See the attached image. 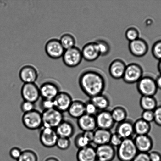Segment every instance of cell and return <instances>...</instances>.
Masks as SVG:
<instances>
[{"label": "cell", "mask_w": 161, "mask_h": 161, "mask_svg": "<svg viewBox=\"0 0 161 161\" xmlns=\"http://www.w3.org/2000/svg\"><path fill=\"white\" fill-rule=\"evenodd\" d=\"M79 84L82 92L90 98L103 94L106 81L103 76L98 72L88 70L80 75Z\"/></svg>", "instance_id": "1"}, {"label": "cell", "mask_w": 161, "mask_h": 161, "mask_svg": "<svg viewBox=\"0 0 161 161\" xmlns=\"http://www.w3.org/2000/svg\"><path fill=\"white\" fill-rule=\"evenodd\" d=\"M116 151V157L119 161H132L138 153L133 138L123 140Z\"/></svg>", "instance_id": "2"}, {"label": "cell", "mask_w": 161, "mask_h": 161, "mask_svg": "<svg viewBox=\"0 0 161 161\" xmlns=\"http://www.w3.org/2000/svg\"><path fill=\"white\" fill-rule=\"evenodd\" d=\"M63 113L55 108L42 112V127L56 129L64 120Z\"/></svg>", "instance_id": "3"}, {"label": "cell", "mask_w": 161, "mask_h": 161, "mask_svg": "<svg viewBox=\"0 0 161 161\" xmlns=\"http://www.w3.org/2000/svg\"><path fill=\"white\" fill-rule=\"evenodd\" d=\"M22 122L28 130L41 129L42 127V112L35 109L29 113H24L22 117Z\"/></svg>", "instance_id": "4"}, {"label": "cell", "mask_w": 161, "mask_h": 161, "mask_svg": "<svg viewBox=\"0 0 161 161\" xmlns=\"http://www.w3.org/2000/svg\"><path fill=\"white\" fill-rule=\"evenodd\" d=\"M136 88L141 96H154L158 90L155 80L149 76H143L136 83Z\"/></svg>", "instance_id": "5"}, {"label": "cell", "mask_w": 161, "mask_h": 161, "mask_svg": "<svg viewBox=\"0 0 161 161\" xmlns=\"http://www.w3.org/2000/svg\"><path fill=\"white\" fill-rule=\"evenodd\" d=\"M143 72L142 68L140 64L131 63L127 65L122 79L128 84L137 83L143 77Z\"/></svg>", "instance_id": "6"}, {"label": "cell", "mask_w": 161, "mask_h": 161, "mask_svg": "<svg viewBox=\"0 0 161 161\" xmlns=\"http://www.w3.org/2000/svg\"><path fill=\"white\" fill-rule=\"evenodd\" d=\"M62 58L64 64L70 68L77 67L83 59L81 50L75 46L65 50Z\"/></svg>", "instance_id": "7"}, {"label": "cell", "mask_w": 161, "mask_h": 161, "mask_svg": "<svg viewBox=\"0 0 161 161\" xmlns=\"http://www.w3.org/2000/svg\"><path fill=\"white\" fill-rule=\"evenodd\" d=\"M59 138L55 129L42 127L39 133V139L42 146L47 148L56 146Z\"/></svg>", "instance_id": "8"}, {"label": "cell", "mask_w": 161, "mask_h": 161, "mask_svg": "<svg viewBox=\"0 0 161 161\" xmlns=\"http://www.w3.org/2000/svg\"><path fill=\"white\" fill-rule=\"evenodd\" d=\"M20 92L23 100L34 103L41 97L39 88L35 83H24Z\"/></svg>", "instance_id": "9"}, {"label": "cell", "mask_w": 161, "mask_h": 161, "mask_svg": "<svg viewBox=\"0 0 161 161\" xmlns=\"http://www.w3.org/2000/svg\"><path fill=\"white\" fill-rule=\"evenodd\" d=\"M95 117L97 128L111 130L116 124L108 109L99 111Z\"/></svg>", "instance_id": "10"}, {"label": "cell", "mask_w": 161, "mask_h": 161, "mask_svg": "<svg viewBox=\"0 0 161 161\" xmlns=\"http://www.w3.org/2000/svg\"><path fill=\"white\" fill-rule=\"evenodd\" d=\"M45 50L49 57L54 59L62 58L65 51L59 40L56 39H52L47 42Z\"/></svg>", "instance_id": "11"}, {"label": "cell", "mask_w": 161, "mask_h": 161, "mask_svg": "<svg viewBox=\"0 0 161 161\" xmlns=\"http://www.w3.org/2000/svg\"><path fill=\"white\" fill-rule=\"evenodd\" d=\"M129 49L132 56L136 58H142L147 53L149 45L144 39L139 38L136 40L129 42Z\"/></svg>", "instance_id": "12"}, {"label": "cell", "mask_w": 161, "mask_h": 161, "mask_svg": "<svg viewBox=\"0 0 161 161\" xmlns=\"http://www.w3.org/2000/svg\"><path fill=\"white\" fill-rule=\"evenodd\" d=\"M133 139L139 153H149L152 150L153 140L149 135H135Z\"/></svg>", "instance_id": "13"}, {"label": "cell", "mask_w": 161, "mask_h": 161, "mask_svg": "<svg viewBox=\"0 0 161 161\" xmlns=\"http://www.w3.org/2000/svg\"><path fill=\"white\" fill-rule=\"evenodd\" d=\"M115 132L123 140L133 138L135 136L133 121L130 119H127L117 124Z\"/></svg>", "instance_id": "14"}, {"label": "cell", "mask_w": 161, "mask_h": 161, "mask_svg": "<svg viewBox=\"0 0 161 161\" xmlns=\"http://www.w3.org/2000/svg\"><path fill=\"white\" fill-rule=\"evenodd\" d=\"M39 88L42 99L53 100L60 92L59 86L53 82H44Z\"/></svg>", "instance_id": "15"}, {"label": "cell", "mask_w": 161, "mask_h": 161, "mask_svg": "<svg viewBox=\"0 0 161 161\" xmlns=\"http://www.w3.org/2000/svg\"><path fill=\"white\" fill-rule=\"evenodd\" d=\"M73 101L71 96L69 93L60 91L53 99L54 108L63 113L67 112Z\"/></svg>", "instance_id": "16"}, {"label": "cell", "mask_w": 161, "mask_h": 161, "mask_svg": "<svg viewBox=\"0 0 161 161\" xmlns=\"http://www.w3.org/2000/svg\"><path fill=\"white\" fill-rule=\"evenodd\" d=\"M96 149L97 159L103 161H113L116 156V148L109 143L96 146Z\"/></svg>", "instance_id": "17"}, {"label": "cell", "mask_w": 161, "mask_h": 161, "mask_svg": "<svg viewBox=\"0 0 161 161\" xmlns=\"http://www.w3.org/2000/svg\"><path fill=\"white\" fill-rule=\"evenodd\" d=\"M127 65L124 61L120 59H114L109 67L108 72L110 76L115 80L123 78Z\"/></svg>", "instance_id": "18"}, {"label": "cell", "mask_w": 161, "mask_h": 161, "mask_svg": "<svg viewBox=\"0 0 161 161\" xmlns=\"http://www.w3.org/2000/svg\"><path fill=\"white\" fill-rule=\"evenodd\" d=\"M77 125L83 132L94 131L97 128L95 116L86 114L77 119Z\"/></svg>", "instance_id": "19"}, {"label": "cell", "mask_w": 161, "mask_h": 161, "mask_svg": "<svg viewBox=\"0 0 161 161\" xmlns=\"http://www.w3.org/2000/svg\"><path fill=\"white\" fill-rule=\"evenodd\" d=\"M19 76L24 83H35L38 75L35 68L30 65L24 66L20 70Z\"/></svg>", "instance_id": "20"}, {"label": "cell", "mask_w": 161, "mask_h": 161, "mask_svg": "<svg viewBox=\"0 0 161 161\" xmlns=\"http://www.w3.org/2000/svg\"><path fill=\"white\" fill-rule=\"evenodd\" d=\"M81 52L83 59L88 62L96 61L100 56L95 42L85 44Z\"/></svg>", "instance_id": "21"}, {"label": "cell", "mask_w": 161, "mask_h": 161, "mask_svg": "<svg viewBox=\"0 0 161 161\" xmlns=\"http://www.w3.org/2000/svg\"><path fill=\"white\" fill-rule=\"evenodd\" d=\"M58 137L70 139L75 132V128L70 121L64 120L55 129Z\"/></svg>", "instance_id": "22"}, {"label": "cell", "mask_w": 161, "mask_h": 161, "mask_svg": "<svg viewBox=\"0 0 161 161\" xmlns=\"http://www.w3.org/2000/svg\"><path fill=\"white\" fill-rule=\"evenodd\" d=\"M111 130L97 128L94 132L93 143L96 146L109 144L112 135Z\"/></svg>", "instance_id": "23"}, {"label": "cell", "mask_w": 161, "mask_h": 161, "mask_svg": "<svg viewBox=\"0 0 161 161\" xmlns=\"http://www.w3.org/2000/svg\"><path fill=\"white\" fill-rule=\"evenodd\" d=\"M76 159L78 161H95L97 159L96 147L90 145L78 149Z\"/></svg>", "instance_id": "24"}, {"label": "cell", "mask_w": 161, "mask_h": 161, "mask_svg": "<svg viewBox=\"0 0 161 161\" xmlns=\"http://www.w3.org/2000/svg\"><path fill=\"white\" fill-rule=\"evenodd\" d=\"M67 112L72 118L78 119L85 114V103L80 100H73Z\"/></svg>", "instance_id": "25"}, {"label": "cell", "mask_w": 161, "mask_h": 161, "mask_svg": "<svg viewBox=\"0 0 161 161\" xmlns=\"http://www.w3.org/2000/svg\"><path fill=\"white\" fill-rule=\"evenodd\" d=\"M89 100L94 104L99 111L108 109L110 102L107 96L103 94L90 98Z\"/></svg>", "instance_id": "26"}, {"label": "cell", "mask_w": 161, "mask_h": 161, "mask_svg": "<svg viewBox=\"0 0 161 161\" xmlns=\"http://www.w3.org/2000/svg\"><path fill=\"white\" fill-rule=\"evenodd\" d=\"M135 135H149L151 129V124L140 118L134 122Z\"/></svg>", "instance_id": "27"}, {"label": "cell", "mask_w": 161, "mask_h": 161, "mask_svg": "<svg viewBox=\"0 0 161 161\" xmlns=\"http://www.w3.org/2000/svg\"><path fill=\"white\" fill-rule=\"evenodd\" d=\"M139 103L143 110L154 111L158 107L157 99L153 96H141Z\"/></svg>", "instance_id": "28"}, {"label": "cell", "mask_w": 161, "mask_h": 161, "mask_svg": "<svg viewBox=\"0 0 161 161\" xmlns=\"http://www.w3.org/2000/svg\"><path fill=\"white\" fill-rule=\"evenodd\" d=\"M112 117L115 123L118 124L127 119V110L121 106H117L110 110Z\"/></svg>", "instance_id": "29"}, {"label": "cell", "mask_w": 161, "mask_h": 161, "mask_svg": "<svg viewBox=\"0 0 161 161\" xmlns=\"http://www.w3.org/2000/svg\"><path fill=\"white\" fill-rule=\"evenodd\" d=\"M59 40L65 50L75 47L76 42L75 37L72 35L68 33L63 35Z\"/></svg>", "instance_id": "30"}, {"label": "cell", "mask_w": 161, "mask_h": 161, "mask_svg": "<svg viewBox=\"0 0 161 161\" xmlns=\"http://www.w3.org/2000/svg\"><path fill=\"white\" fill-rule=\"evenodd\" d=\"M95 42L100 56H107L110 53V45L106 41L102 39H99Z\"/></svg>", "instance_id": "31"}, {"label": "cell", "mask_w": 161, "mask_h": 161, "mask_svg": "<svg viewBox=\"0 0 161 161\" xmlns=\"http://www.w3.org/2000/svg\"><path fill=\"white\" fill-rule=\"evenodd\" d=\"M74 143L75 147L78 149L86 147L91 143L83 132L76 135L74 140Z\"/></svg>", "instance_id": "32"}, {"label": "cell", "mask_w": 161, "mask_h": 161, "mask_svg": "<svg viewBox=\"0 0 161 161\" xmlns=\"http://www.w3.org/2000/svg\"><path fill=\"white\" fill-rule=\"evenodd\" d=\"M17 161H38V157L35 151L26 149L22 151L21 156Z\"/></svg>", "instance_id": "33"}, {"label": "cell", "mask_w": 161, "mask_h": 161, "mask_svg": "<svg viewBox=\"0 0 161 161\" xmlns=\"http://www.w3.org/2000/svg\"><path fill=\"white\" fill-rule=\"evenodd\" d=\"M140 33L136 28L130 27L127 28L125 32L126 39L129 42L136 40L139 37Z\"/></svg>", "instance_id": "34"}, {"label": "cell", "mask_w": 161, "mask_h": 161, "mask_svg": "<svg viewBox=\"0 0 161 161\" xmlns=\"http://www.w3.org/2000/svg\"><path fill=\"white\" fill-rule=\"evenodd\" d=\"M151 53L155 59L159 61L161 60V39L157 41L153 44Z\"/></svg>", "instance_id": "35"}, {"label": "cell", "mask_w": 161, "mask_h": 161, "mask_svg": "<svg viewBox=\"0 0 161 161\" xmlns=\"http://www.w3.org/2000/svg\"><path fill=\"white\" fill-rule=\"evenodd\" d=\"M70 139L59 137L57 142L56 146L61 150H66L70 148Z\"/></svg>", "instance_id": "36"}, {"label": "cell", "mask_w": 161, "mask_h": 161, "mask_svg": "<svg viewBox=\"0 0 161 161\" xmlns=\"http://www.w3.org/2000/svg\"><path fill=\"white\" fill-rule=\"evenodd\" d=\"M85 113L86 114L95 116L99 110L95 105L90 100L85 103Z\"/></svg>", "instance_id": "37"}, {"label": "cell", "mask_w": 161, "mask_h": 161, "mask_svg": "<svg viewBox=\"0 0 161 161\" xmlns=\"http://www.w3.org/2000/svg\"><path fill=\"white\" fill-rule=\"evenodd\" d=\"M35 104L28 101L23 100L20 104V109L23 114L29 113L35 109Z\"/></svg>", "instance_id": "38"}, {"label": "cell", "mask_w": 161, "mask_h": 161, "mask_svg": "<svg viewBox=\"0 0 161 161\" xmlns=\"http://www.w3.org/2000/svg\"><path fill=\"white\" fill-rule=\"evenodd\" d=\"M40 107L42 110V112L54 108L53 100L42 99L40 103Z\"/></svg>", "instance_id": "39"}, {"label": "cell", "mask_w": 161, "mask_h": 161, "mask_svg": "<svg viewBox=\"0 0 161 161\" xmlns=\"http://www.w3.org/2000/svg\"><path fill=\"white\" fill-rule=\"evenodd\" d=\"M123 139L118 134L114 132L112 133L109 144L114 148H117L122 143Z\"/></svg>", "instance_id": "40"}, {"label": "cell", "mask_w": 161, "mask_h": 161, "mask_svg": "<svg viewBox=\"0 0 161 161\" xmlns=\"http://www.w3.org/2000/svg\"><path fill=\"white\" fill-rule=\"evenodd\" d=\"M141 118L144 121L151 124L154 121V111L152 110H143Z\"/></svg>", "instance_id": "41"}, {"label": "cell", "mask_w": 161, "mask_h": 161, "mask_svg": "<svg viewBox=\"0 0 161 161\" xmlns=\"http://www.w3.org/2000/svg\"><path fill=\"white\" fill-rule=\"evenodd\" d=\"M23 151L20 148L14 147L9 151V154L11 158L14 160H17L21 156Z\"/></svg>", "instance_id": "42"}, {"label": "cell", "mask_w": 161, "mask_h": 161, "mask_svg": "<svg viewBox=\"0 0 161 161\" xmlns=\"http://www.w3.org/2000/svg\"><path fill=\"white\" fill-rule=\"evenodd\" d=\"M154 121L155 124L161 127V105L158 106L154 110Z\"/></svg>", "instance_id": "43"}, {"label": "cell", "mask_w": 161, "mask_h": 161, "mask_svg": "<svg viewBox=\"0 0 161 161\" xmlns=\"http://www.w3.org/2000/svg\"><path fill=\"white\" fill-rule=\"evenodd\" d=\"M132 161H151L149 153H138Z\"/></svg>", "instance_id": "44"}, {"label": "cell", "mask_w": 161, "mask_h": 161, "mask_svg": "<svg viewBox=\"0 0 161 161\" xmlns=\"http://www.w3.org/2000/svg\"><path fill=\"white\" fill-rule=\"evenodd\" d=\"M151 161H161V154L157 151H151L149 153Z\"/></svg>", "instance_id": "45"}, {"label": "cell", "mask_w": 161, "mask_h": 161, "mask_svg": "<svg viewBox=\"0 0 161 161\" xmlns=\"http://www.w3.org/2000/svg\"><path fill=\"white\" fill-rule=\"evenodd\" d=\"M155 80L158 88L161 90V75H158Z\"/></svg>", "instance_id": "46"}, {"label": "cell", "mask_w": 161, "mask_h": 161, "mask_svg": "<svg viewBox=\"0 0 161 161\" xmlns=\"http://www.w3.org/2000/svg\"><path fill=\"white\" fill-rule=\"evenodd\" d=\"M44 161H60L59 159L54 156H50L47 157Z\"/></svg>", "instance_id": "47"}, {"label": "cell", "mask_w": 161, "mask_h": 161, "mask_svg": "<svg viewBox=\"0 0 161 161\" xmlns=\"http://www.w3.org/2000/svg\"><path fill=\"white\" fill-rule=\"evenodd\" d=\"M158 69L160 75H161V60L159 61L158 64Z\"/></svg>", "instance_id": "48"}, {"label": "cell", "mask_w": 161, "mask_h": 161, "mask_svg": "<svg viewBox=\"0 0 161 161\" xmlns=\"http://www.w3.org/2000/svg\"><path fill=\"white\" fill-rule=\"evenodd\" d=\"M95 161H103L99 160V159H96V160Z\"/></svg>", "instance_id": "49"}]
</instances>
